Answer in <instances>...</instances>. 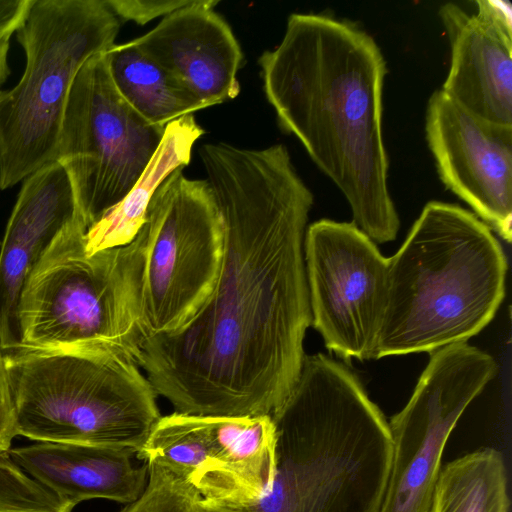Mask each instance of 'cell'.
<instances>
[{
  "instance_id": "1",
  "label": "cell",
  "mask_w": 512,
  "mask_h": 512,
  "mask_svg": "<svg viewBox=\"0 0 512 512\" xmlns=\"http://www.w3.org/2000/svg\"><path fill=\"white\" fill-rule=\"evenodd\" d=\"M200 157L224 225L219 277L186 326L143 341L138 366L176 412L272 416L306 356L304 238L313 194L282 144L211 143Z\"/></svg>"
},
{
  "instance_id": "2",
  "label": "cell",
  "mask_w": 512,
  "mask_h": 512,
  "mask_svg": "<svg viewBox=\"0 0 512 512\" xmlns=\"http://www.w3.org/2000/svg\"><path fill=\"white\" fill-rule=\"evenodd\" d=\"M259 64L280 126L343 193L352 222L374 243L394 241L400 220L382 132L387 69L372 36L328 14L294 13Z\"/></svg>"
},
{
  "instance_id": "3",
  "label": "cell",
  "mask_w": 512,
  "mask_h": 512,
  "mask_svg": "<svg viewBox=\"0 0 512 512\" xmlns=\"http://www.w3.org/2000/svg\"><path fill=\"white\" fill-rule=\"evenodd\" d=\"M277 468L252 512H380L393 442L361 381L323 353L306 355L299 378L271 416Z\"/></svg>"
},
{
  "instance_id": "4",
  "label": "cell",
  "mask_w": 512,
  "mask_h": 512,
  "mask_svg": "<svg viewBox=\"0 0 512 512\" xmlns=\"http://www.w3.org/2000/svg\"><path fill=\"white\" fill-rule=\"evenodd\" d=\"M508 261L474 213L430 201L388 258L387 301L374 359L467 342L495 317Z\"/></svg>"
},
{
  "instance_id": "5",
  "label": "cell",
  "mask_w": 512,
  "mask_h": 512,
  "mask_svg": "<svg viewBox=\"0 0 512 512\" xmlns=\"http://www.w3.org/2000/svg\"><path fill=\"white\" fill-rule=\"evenodd\" d=\"M76 216L43 253L21 293L22 349L105 350L138 365L143 229L129 244L88 254Z\"/></svg>"
},
{
  "instance_id": "6",
  "label": "cell",
  "mask_w": 512,
  "mask_h": 512,
  "mask_svg": "<svg viewBox=\"0 0 512 512\" xmlns=\"http://www.w3.org/2000/svg\"><path fill=\"white\" fill-rule=\"evenodd\" d=\"M4 357L17 436L136 455L161 417L147 377L114 353L23 348Z\"/></svg>"
},
{
  "instance_id": "7",
  "label": "cell",
  "mask_w": 512,
  "mask_h": 512,
  "mask_svg": "<svg viewBox=\"0 0 512 512\" xmlns=\"http://www.w3.org/2000/svg\"><path fill=\"white\" fill-rule=\"evenodd\" d=\"M119 19L105 0H32L17 30L26 55L19 82L0 90V189L55 161L79 70L115 45Z\"/></svg>"
},
{
  "instance_id": "8",
  "label": "cell",
  "mask_w": 512,
  "mask_h": 512,
  "mask_svg": "<svg viewBox=\"0 0 512 512\" xmlns=\"http://www.w3.org/2000/svg\"><path fill=\"white\" fill-rule=\"evenodd\" d=\"M139 324L144 340L186 326L214 290L224 255V225L206 180L180 167L146 211Z\"/></svg>"
},
{
  "instance_id": "9",
  "label": "cell",
  "mask_w": 512,
  "mask_h": 512,
  "mask_svg": "<svg viewBox=\"0 0 512 512\" xmlns=\"http://www.w3.org/2000/svg\"><path fill=\"white\" fill-rule=\"evenodd\" d=\"M164 131L119 94L105 52L84 63L69 93L55 160L70 177L87 228L132 189Z\"/></svg>"
},
{
  "instance_id": "10",
  "label": "cell",
  "mask_w": 512,
  "mask_h": 512,
  "mask_svg": "<svg viewBox=\"0 0 512 512\" xmlns=\"http://www.w3.org/2000/svg\"><path fill=\"white\" fill-rule=\"evenodd\" d=\"M429 354L409 401L388 422L393 451L380 512H429L445 444L498 369L491 355L467 342Z\"/></svg>"
},
{
  "instance_id": "11",
  "label": "cell",
  "mask_w": 512,
  "mask_h": 512,
  "mask_svg": "<svg viewBox=\"0 0 512 512\" xmlns=\"http://www.w3.org/2000/svg\"><path fill=\"white\" fill-rule=\"evenodd\" d=\"M311 325L341 358H374L387 301L388 258L353 222L321 219L304 238Z\"/></svg>"
},
{
  "instance_id": "12",
  "label": "cell",
  "mask_w": 512,
  "mask_h": 512,
  "mask_svg": "<svg viewBox=\"0 0 512 512\" xmlns=\"http://www.w3.org/2000/svg\"><path fill=\"white\" fill-rule=\"evenodd\" d=\"M425 132L442 183L510 244L512 127L477 118L439 89L427 104Z\"/></svg>"
},
{
  "instance_id": "13",
  "label": "cell",
  "mask_w": 512,
  "mask_h": 512,
  "mask_svg": "<svg viewBox=\"0 0 512 512\" xmlns=\"http://www.w3.org/2000/svg\"><path fill=\"white\" fill-rule=\"evenodd\" d=\"M475 14L454 3L439 9L451 47L442 91L486 122L512 127V17L507 2L477 0Z\"/></svg>"
},
{
  "instance_id": "14",
  "label": "cell",
  "mask_w": 512,
  "mask_h": 512,
  "mask_svg": "<svg viewBox=\"0 0 512 512\" xmlns=\"http://www.w3.org/2000/svg\"><path fill=\"white\" fill-rule=\"evenodd\" d=\"M81 215L66 169L50 162L20 189L0 250V348L22 349L19 303L31 271L60 231Z\"/></svg>"
},
{
  "instance_id": "15",
  "label": "cell",
  "mask_w": 512,
  "mask_h": 512,
  "mask_svg": "<svg viewBox=\"0 0 512 512\" xmlns=\"http://www.w3.org/2000/svg\"><path fill=\"white\" fill-rule=\"evenodd\" d=\"M216 0H197L166 17L130 42L204 106L234 99L243 53L230 26L213 8Z\"/></svg>"
},
{
  "instance_id": "16",
  "label": "cell",
  "mask_w": 512,
  "mask_h": 512,
  "mask_svg": "<svg viewBox=\"0 0 512 512\" xmlns=\"http://www.w3.org/2000/svg\"><path fill=\"white\" fill-rule=\"evenodd\" d=\"M8 454L39 484L76 505L90 499L127 505L139 499L148 483V464L134 466L135 454L123 448L37 442Z\"/></svg>"
},
{
  "instance_id": "17",
  "label": "cell",
  "mask_w": 512,
  "mask_h": 512,
  "mask_svg": "<svg viewBox=\"0 0 512 512\" xmlns=\"http://www.w3.org/2000/svg\"><path fill=\"white\" fill-rule=\"evenodd\" d=\"M136 456L164 467L202 499L234 506L230 483L218 460L211 417L179 412L161 416Z\"/></svg>"
},
{
  "instance_id": "18",
  "label": "cell",
  "mask_w": 512,
  "mask_h": 512,
  "mask_svg": "<svg viewBox=\"0 0 512 512\" xmlns=\"http://www.w3.org/2000/svg\"><path fill=\"white\" fill-rule=\"evenodd\" d=\"M204 133L194 115H185L165 127L162 140L128 194L85 233L88 254L131 243L145 224L147 207L162 182L190 162L195 141Z\"/></svg>"
},
{
  "instance_id": "19",
  "label": "cell",
  "mask_w": 512,
  "mask_h": 512,
  "mask_svg": "<svg viewBox=\"0 0 512 512\" xmlns=\"http://www.w3.org/2000/svg\"><path fill=\"white\" fill-rule=\"evenodd\" d=\"M218 460L230 483L234 507L255 506L272 489L277 430L268 415L211 417Z\"/></svg>"
},
{
  "instance_id": "20",
  "label": "cell",
  "mask_w": 512,
  "mask_h": 512,
  "mask_svg": "<svg viewBox=\"0 0 512 512\" xmlns=\"http://www.w3.org/2000/svg\"><path fill=\"white\" fill-rule=\"evenodd\" d=\"M112 82L123 99L147 122L166 125L205 106L166 70L131 42L105 52Z\"/></svg>"
},
{
  "instance_id": "21",
  "label": "cell",
  "mask_w": 512,
  "mask_h": 512,
  "mask_svg": "<svg viewBox=\"0 0 512 512\" xmlns=\"http://www.w3.org/2000/svg\"><path fill=\"white\" fill-rule=\"evenodd\" d=\"M507 484L502 454L478 449L441 467L429 512H508Z\"/></svg>"
},
{
  "instance_id": "22",
  "label": "cell",
  "mask_w": 512,
  "mask_h": 512,
  "mask_svg": "<svg viewBox=\"0 0 512 512\" xmlns=\"http://www.w3.org/2000/svg\"><path fill=\"white\" fill-rule=\"evenodd\" d=\"M76 504L61 498L0 454V512H72Z\"/></svg>"
},
{
  "instance_id": "23",
  "label": "cell",
  "mask_w": 512,
  "mask_h": 512,
  "mask_svg": "<svg viewBox=\"0 0 512 512\" xmlns=\"http://www.w3.org/2000/svg\"><path fill=\"white\" fill-rule=\"evenodd\" d=\"M113 13L124 20L147 22L194 4L197 0H105Z\"/></svg>"
},
{
  "instance_id": "24",
  "label": "cell",
  "mask_w": 512,
  "mask_h": 512,
  "mask_svg": "<svg viewBox=\"0 0 512 512\" xmlns=\"http://www.w3.org/2000/svg\"><path fill=\"white\" fill-rule=\"evenodd\" d=\"M16 436L11 387L5 357L0 348V454L9 452Z\"/></svg>"
},
{
  "instance_id": "25",
  "label": "cell",
  "mask_w": 512,
  "mask_h": 512,
  "mask_svg": "<svg viewBox=\"0 0 512 512\" xmlns=\"http://www.w3.org/2000/svg\"><path fill=\"white\" fill-rule=\"evenodd\" d=\"M32 0H0V37L10 38L22 25Z\"/></svg>"
},
{
  "instance_id": "26",
  "label": "cell",
  "mask_w": 512,
  "mask_h": 512,
  "mask_svg": "<svg viewBox=\"0 0 512 512\" xmlns=\"http://www.w3.org/2000/svg\"><path fill=\"white\" fill-rule=\"evenodd\" d=\"M9 46L10 38L0 37V87L10 74V68L8 65Z\"/></svg>"
},
{
  "instance_id": "27",
  "label": "cell",
  "mask_w": 512,
  "mask_h": 512,
  "mask_svg": "<svg viewBox=\"0 0 512 512\" xmlns=\"http://www.w3.org/2000/svg\"><path fill=\"white\" fill-rule=\"evenodd\" d=\"M200 512H252L246 508H236L218 504L212 501L201 499L200 501Z\"/></svg>"
}]
</instances>
